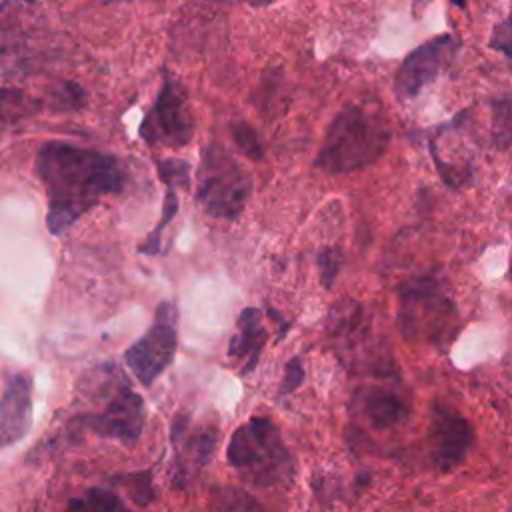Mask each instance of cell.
<instances>
[{
  "mask_svg": "<svg viewBox=\"0 0 512 512\" xmlns=\"http://www.w3.org/2000/svg\"><path fill=\"white\" fill-rule=\"evenodd\" d=\"M82 104H84V90L76 82L66 80L50 90L48 106L52 110H76Z\"/></svg>",
  "mask_w": 512,
  "mask_h": 512,
  "instance_id": "22",
  "label": "cell"
},
{
  "mask_svg": "<svg viewBox=\"0 0 512 512\" xmlns=\"http://www.w3.org/2000/svg\"><path fill=\"white\" fill-rule=\"evenodd\" d=\"M266 342V330L260 322V312L256 308H244L236 322V334L228 346V358L240 364L242 374H250L262 354Z\"/></svg>",
  "mask_w": 512,
  "mask_h": 512,
  "instance_id": "12",
  "label": "cell"
},
{
  "mask_svg": "<svg viewBox=\"0 0 512 512\" xmlns=\"http://www.w3.org/2000/svg\"><path fill=\"white\" fill-rule=\"evenodd\" d=\"M490 140L496 148L512 146V96L490 100Z\"/></svg>",
  "mask_w": 512,
  "mask_h": 512,
  "instance_id": "16",
  "label": "cell"
},
{
  "mask_svg": "<svg viewBox=\"0 0 512 512\" xmlns=\"http://www.w3.org/2000/svg\"><path fill=\"white\" fill-rule=\"evenodd\" d=\"M488 46L496 52H504L506 56H512V12L508 14L506 20H502L494 26Z\"/></svg>",
  "mask_w": 512,
  "mask_h": 512,
  "instance_id": "25",
  "label": "cell"
},
{
  "mask_svg": "<svg viewBox=\"0 0 512 512\" xmlns=\"http://www.w3.org/2000/svg\"><path fill=\"white\" fill-rule=\"evenodd\" d=\"M430 460L440 472H450L466 458L474 442L470 422L452 406L434 404L428 426Z\"/></svg>",
  "mask_w": 512,
  "mask_h": 512,
  "instance_id": "10",
  "label": "cell"
},
{
  "mask_svg": "<svg viewBox=\"0 0 512 512\" xmlns=\"http://www.w3.org/2000/svg\"><path fill=\"white\" fill-rule=\"evenodd\" d=\"M452 4L458 6V8H464V6H466V0H452Z\"/></svg>",
  "mask_w": 512,
  "mask_h": 512,
  "instance_id": "28",
  "label": "cell"
},
{
  "mask_svg": "<svg viewBox=\"0 0 512 512\" xmlns=\"http://www.w3.org/2000/svg\"><path fill=\"white\" fill-rule=\"evenodd\" d=\"M124 506L114 490L108 488H88L74 496L66 512H122Z\"/></svg>",
  "mask_w": 512,
  "mask_h": 512,
  "instance_id": "17",
  "label": "cell"
},
{
  "mask_svg": "<svg viewBox=\"0 0 512 512\" xmlns=\"http://www.w3.org/2000/svg\"><path fill=\"white\" fill-rule=\"evenodd\" d=\"M302 380H304V366H302V360L298 356H294L286 362L284 378H282V384H280V394L294 392L302 384Z\"/></svg>",
  "mask_w": 512,
  "mask_h": 512,
  "instance_id": "26",
  "label": "cell"
},
{
  "mask_svg": "<svg viewBox=\"0 0 512 512\" xmlns=\"http://www.w3.org/2000/svg\"><path fill=\"white\" fill-rule=\"evenodd\" d=\"M176 190L174 186H166V194H164V200H162V214H160V220L156 222V226L152 228V232L146 236V240L142 242L140 246V252L146 254V256H154L160 252V238H162V232L166 230V226L172 222V218L176 216L178 212V196H176Z\"/></svg>",
  "mask_w": 512,
  "mask_h": 512,
  "instance_id": "18",
  "label": "cell"
},
{
  "mask_svg": "<svg viewBox=\"0 0 512 512\" xmlns=\"http://www.w3.org/2000/svg\"><path fill=\"white\" fill-rule=\"evenodd\" d=\"M214 512H264L262 504L246 490L234 486H214L210 492Z\"/></svg>",
  "mask_w": 512,
  "mask_h": 512,
  "instance_id": "15",
  "label": "cell"
},
{
  "mask_svg": "<svg viewBox=\"0 0 512 512\" xmlns=\"http://www.w3.org/2000/svg\"><path fill=\"white\" fill-rule=\"evenodd\" d=\"M122 512H130V510H126V508H124V510H122Z\"/></svg>",
  "mask_w": 512,
  "mask_h": 512,
  "instance_id": "30",
  "label": "cell"
},
{
  "mask_svg": "<svg viewBox=\"0 0 512 512\" xmlns=\"http://www.w3.org/2000/svg\"><path fill=\"white\" fill-rule=\"evenodd\" d=\"M178 346V310L174 302L164 300L156 308L154 322L142 338L126 352L124 360L142 386H152L172 364Z\"/></svg>",
  "mask_w": 512,
  "mask_h": 512,
  "instance_id": "7",
  "label": "cell"
},
{
  "mask_svg": "<svg viewBox=\"0 0 512 512\" xmlns=\"http://www.w3.org/2000/svg\"><path fill=\"white\" fill-rule=\"evenodd\" d=\"M34 168L46 190V226L54 236L72 228L104 196L122 192L128 182V168L116 154L64 140L44 142Z\"/></svg>",
  "mask_w": 512,
  "mask_h": 512,
  "instance_id": "1",
  "label": "cell"
},
{
  "mask_svg": "<svg viewBox=\"0 0 512 512\" xmlns=\"http://www.w3.org/2000/svg\"><path fill=\"white\" fill-rule=\"evenodd\" d=\"M288 90L286 78L278 68H268L260 78V86L256 92V106L266 118L282 116L288 110Z\"/></svg>",
  "mask_w": 512,
  "mask_h": 512,
  "instance_id": "14",
  "label": "cell"
},
{
  "mask_svg": "<svg viewBox=\"0 0 512 512\" xmlns=\"http://www.w3.org/2000/svg\"><path fill=\"white\" fill-rule=\"evenodd\" d=\"M230 136H232V142L236 144V148L250 160L264 158L262 140H260L258 132L252 128V124H248L246 120H234L230 124Z\"/></svg>",
  "mask_w": 512,
  "mask_h": 512,
  "instance_id": "19",
  "label": "cell"
},
{
  "mask_svg": "<svg viewBox=\"0 0 512 512\" xmlns=\"http://www.w3.org/2000/svg\"><path fill=\"white\" fill-rule=\"evenodd\" d=\"M398 322L408 340L446 348L458 334V308L438 278L420 276L400 288Z\"/></svg>",
  "mask_w": 512,
  "mask_h": 512,
  "instance_id": "4",
  "label": "cell"
},
{
  "mask_svg": "<svg viewBox=\"0 0 512 512\" xmlns=\"http://www.w3.org/2000/svg\"><path fill=\"white\" fill-rule=\"evenodd\" d=\"M156 170H158V178L166 186L188 188V184H190V164L182 158L156 160Z\"/></svg>",
  "mask_w": 512,
  "mask_h": 512,
  "instance_id": "21",
  "label": "cell"
},
{
  "mask_svg": "<svg viewBox=\"0 0 512 512\" xmlns=\"http://www.w3.org/2000/svg\"><path fill=\"white\" fill-rule=\"evenodd\" d=\"M216 442H218V432L214 428L202 430L194 438H190V442L184 450V454L188 458V464L192 468H202L212 458Z\"/></svg>",
  "mask_w": 512,
  "mask_h": 512,
  "instance_id": "20",
  "label": "cell"
},
{
  "mask_svg": "<svg viewBox=\"0 0 512 512\" xmlns=\"http://www.w3.org/2000/svg\"><path fill=\"white\" fill-rule=\"evenodd\" d=\"M226 458L230 466L256 486L284 484L292 474V456L280 430L264 416H254L234 430L228 440Z\"/></svg>",
  "mask_w": 512,
  "mask_h": 512,
  "instance_id": "3",
  "label": "cell"
},
{
  "mask_svg": "<svg viewBox=\"0 0 512 512\" xmlns=\"http://www.w3.org/2000/svg\"><path fill=\"white\" fill-rule=\"evenodd\" d=\"M116 482H120L130 492V498L140 506H146L154 498V488L148 472L124 474V476H118Z\"/></svg>",
  "mask_w": 512,
  "mask_h": 512,
  "instance_id": "23",
  "label": "cell"
},
{
  "mask_svg": "<svg viewBox=\"0 0 512 512\" xmlns=\"http://www.w3.org/2000/svg\"><path fill=\"white\" fill-rule=\"evenodd\" d=\"M242 2H246L250 6H268V4H272L276 0H242Z\"/></svg>",
  "mask_w": 512,
  "mask_h": 512,
  "instance_id": "27",
  "label": "cell"
},
{
  "mask_svg": "<svg viewBox=\"0 0 512 512\" xmlns=\"http://www.w3.org/2000/svg\"><path fill=\"white\" fill-rule=\"evenodd\" d=\"M250 190L252 180L248 172L220 142H208L202 150L196 178V200L200 208L212 218L234 220L242 214Z\"/></svg>",
  "mask_w": 512,
  "mask_h": 512,
  "instance_id": "5",
  "label": "cell"
},
{
  "mask_svg": "<svg viewBox=\"0 0 512 512\" xmlns=\"http://www.w3.org/2000/svg\"><path fill=\"white\" fill-rule=\"evenodd\" d=\"M32 424V378L26 372H6L0 402L2 446L20 442Z\"/></svg>",
  "mask_w": 512,
  "mask_h": 512,
  "instance_id": "11",
  "label": "cell"
},
{
  "mask_svg": "<svg viewBox=\"0 0 512 512\" xmlns=\"http://www.w3.org/2000/svg\"><path fill=\"white\" fill-rule=\"evenodd\" d=\"M460 40L452 34H440L414 48L394 74V94L398 100L416 98L456 56Z\"/></svg>",
  "mask_w": 512,
  "mask_h": 512,
  "instance_id": "8",
  "label": "cell"
},
{
  "mask_svg": "<svg viewBox=\"0 0 512 512\" xmlns=\"http://www.w3.org/2000/svg\"><path fill=\"white\" fill-rule=\"evenodd\" d=\"M356 406L368 424L378 430L392 428L404 422L410 414L408 404L396 392L384 388L360 390L356 394Z\"/></svg>",
  "mask_w": 512,
  "mask_h": 512,
  "instance_id": "13",
  "label": "cell"
},
{
  "mask_svg": "<svg viewBox=\"0 0 512 512\" xmlns=\"http://www.w3.org/2000/svg\"><path fill=\"white\" fill-rule=\"evenodd\" d=\"M80 422L96 436L120 440L124 444L136 442L144 426V400L122 378L112 390L106 406L100 412L82 416Z\"/></svg>",
  "mask_w": 512,
  "mask_h": 512,
  "instance_id": "9",
  "label": "cell"
},
{
  "mask_svg": "<svg viewBox=\"0 0 512 512\" xmlns=\"http://www.w3.org/2000/svg\"><path fill=\"white\" fill-rule=\"evenodd\" d=\"M340 250L338 248H324L318 254V268H320V280L326 288L332 286L338 270H340Z\"/></svg>",
  "mask_w": 512,
  "mask_h": 512,
  "instance_id": "24",
  "label": "cell"
},
{
  "mask_svg": "<svg viewBox=\"0 0 512 512\" xmlns=\"http://www.w3.org/2000/svg\"><path fill=\"white\" fill-rule=\"evenodd\" d=\"M390 136L380 114L360 104H346L328 124L314 166L328 174L360 170L384 154Z\"/></svg>",
  "mask_w": 512,
  "mask_h": 512,
  "instance_id": "2",
  "label": "cell"
},
{
  "mask_svg": "<svg viewBox=\"0 0 512 512\" xmlns=\"http://www.w3.org/2000/svg\"><path fill=\"white\" fill-rule=\"evenodd\" d=\"M188 100V88L168 70H162L158 96L138 128L140 138L150 146L184 148L194 136V118Z\"/></svg>",
  "mask_w": 512,
  "mask_h": 512,
  "instance_id": "6",
  "label": "cell"
},
{
  "mask_svg": "<svg viewBox=\"0 0 512 512\" xmlns=\"http://www.w3.org/2000/svg\"><path fill=\"white\" fill-rule=\"evenodd\" d=\"M508 60H510V72H512V56H508Z\"/></svg>",
  "mask_w": 512,
  "mask_h": 512,
  "instance_id": "29",
  "label": "cell"
}]
</instances>
